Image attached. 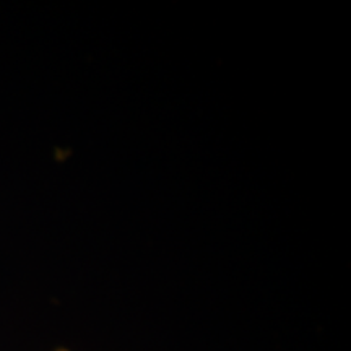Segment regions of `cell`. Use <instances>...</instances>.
I'll list each match as a JSON object with an SVG mask.
<instances>
[]
</instances>
